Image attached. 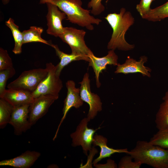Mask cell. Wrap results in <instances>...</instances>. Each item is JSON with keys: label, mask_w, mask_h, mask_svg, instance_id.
<instances>
[{"label": "cell", "mask_w": 168, "mask_h": 168, "mask_svg": "<svg viewBox=\"0 0 168 168\" xmlns=\"http://www.w3.org/2000/svg\"><path fill=\"white\" fill-rule=\"evenodd\" d=\"M41 155L40 152L28 150L14 158L0 161V166H9L15 168H29Z\"/></svg>", "instance_id": "14"}, {"label": "cell", "mask_w": 168, "mask_h": 168, "mask_svg": "<svg viewBox=\"0 0 168 168\" xmlns=\"http://www.w3.org/2000/svg\"><path fill=\"white\" fill-rule=\"evenodd\" d=\"M16 71L13 67L0 71V98L6 90L7 81L15 74Z\"/></svg>", "instance_id": "25"}, {"label": "cell", "mask_w": 168, "mask_h": 168, "mask_svg": "<svg viewBox=\"0 0 168 168\" xmlns=\"http://www.w3.org/2000/svg\"><path fill=\"white\" fill-rule=\"evenodd\" d=\"M129 155L123 157L120 160L118 165L119 168H139L142 164L139 162L133 161V158Z\"/></svg>", "instance_id": "27"}, {"label": "cell", "mask_w": 168, "mask_h": 168, "mask_svg": "<svg viewBox=\"0 0 168 168\" xmlns=\"http://www.w3.org/2000/svg\"><path fill=\"white\" fill-rule=\"evenodd\" d=\"M155 123L159 130L168 131V102L161 105L156 116Z\"/></svg>", "instance_id": "22"}, {"label": "cell", "mask_w": 168, "mask_h": 168, "mask_svg": "<svg viewBox=\"0 0 168 168\" xmlns=\"http://www.w3.org/2000/svg\"><path fill=\"white\" fill-rule=\"evenodd\" d=\"M135 161L155 168H168V149L152 145L149 142L139 141L134 148L129 151Z\"/></svg>", "instance_id": "3"}, {"label": "cell", "mask_w": 168, "mask_h": 168, "mask_svg": "<svg viewBox=\"0 0 168 168\" xmlns=\"http://www.w3.org/2000/svg\"><path fill=\"white\" fill-rule=\"evenodd\" d=\"M155 0H141L139 4L136 6V8L142 17L147 13L151 9L150 5Z\"/></svg>", "instance_id": "29"}, {"label": "cell", "mask_w": 168, "mask_h": 168, "mask_svg": "<svg viewBox=\"0 0 168 168\" xmlns=\"http://www.w3.org/2000/svg\"><path fill=\"white\" fill-rule=\"evenodd\" d=\"M89 66L93 68L95 73L96 86L99 87L101 84L99 80L100 73L105 70L108 65H117L118 57L114 50H110L107 54L102 57H98L95 56L92 52L89 54Z\"/></svg>", "instance_id": "13"}, {"label": "cell", "mask_w": 168, "mask_h": 168, "mask_svg": "<svg viewBox=\"0 0 168 168\" xmlns=\"http://www.w3.org/2000/svg\"><path fill=\"white\" fill-rule=\"evenodd\" d=\"M142 17L153 22L160 21L168 17V1L155 8L151 9Z\"/></svg>", "instance_id": "21"}, {"label": "cell", "mask_w": 168, "mask_h": 168, "mask_svg": "<svg viewBox=\"0 0 168 168\" xmlns=\"http://www.w3.org/2000/svg\"><path fill=\"white\" fill-rule=\"evenodd\" d=\"M43 31L40 27L33 26L29 29L22 32L23 36V44L30 42H39L51 46V43L43 39L41 35Z\"/></svg>", "instance_id": "19"}, {"label": "cell", "mask_w": 168, "mask_h": 168, "mask_svg": "<svg viewBox=\"0 0 168 168\" xmlns=\"http://www.w3.org/2000/svg\"><path fill=\"white\" fill-rule=\"evenodd\" d=\"M45 68H37L23 72L7 86L8 89L21 90L31 93L35 91L48 73Z\"/></svg>", "instance_id": "4"}, {"label": "cell", "mask_w": 168, "mask_h": 168, "mask_svg": "<svg viewBox=\"0 0 168 168\" xmlns=\"http://www.w3.org/2000/svg\"><path fill=\"white\" fill-rule=\"evenodd\" d=\"M113 29L111 39L107 45V49L115 50H128L133 49V45L128 43L125 34L129 28L134 23V19L131 13L124 8L120 9L119 13H110L105 17Z\"/></svg>", "instance_id": "1"}, {"label": "cell", "mask_w": 168, "mask_h": 168, "mask_svg": "<svg viewBox=\"0 0 168 168\" xmlns=\"http://www.w3.org/2000/svg\"><path fill=\"white\" fill-rule=\"evenodd\" d=\"M66 85L67 89V92L66 97L64 101L63 109V116L53 138L54 141L56 138L60 127L70 109L72 107L78 109L83 103V101L80 95V88L76 87L75 82L72 80H68L66 82Z\"/></svg>", "instance_id": "11"}, {"label": "cell", "mask_w": 168, "mask_h": 168, "mask_svg": "<svg viewBox=\"0 0 168 168\" xmlns=\"http://www.w3.org/2000/svg\"><path fill=\"white\" fill-rule=\"evenodd\" d=\"M51 2L56 5L66 15L67 20L71 23L92 30L93 24L99 25L102 20L90 15L91 10L82 7L81 0H40V3Z\"/></svg>", "instance_id": "2"}, {"label": "cell", "mask_w": 168, "mask_h": 168, "mask_svg": "<svg viewBox=\"0 0 168 168\" xmlns=\"http://www.w3.org/2000/svg\"><path fill=\"white\" fill-rule=\"evenodd\" d=\"M57 166H58L57 165H55V164H51V165H49L48 166V168H56Z\"/></svg>", "instance_id": "33"}, {"label": "cell", "mask_w": 168, "mask_h": 168, "mask_svg": "<svg viewBox=\"0 0 168 168\" xmlns=\"http://www.w3.org/2000/svg\"><path fill=\"white\" fill-rule=\"evenodd\" d=\"M149 142L152 145L168 149V131L159 130Z\"/></svg>", "instance_id": "24"}, {"label": "cell", "mask_w": 168, "mask_h": 168, "mask_svg": "<svg viewBox=\"0 0 168 168\" xmlns=\"http://www.w3.org/2000/svg\"><path fill=\"white\" fill-rule=\"evenodd\" d=\"M86 32L72 27H64L63 33L59 37L70 46L71 53L82 56L89 61L88 55L92 51L84 40Z\"/></svg>", "instance_id": "5"}, {"label": "cell", "mask_w": 168, "mask_h": 168, "mask_svg": "<svg viewBox=\"0 0 168 168\" xmlns=\"http://www.w3.org/2000/svg\"><path fill=\"white\" fill-rule=\"evenodd\" d=\"M147 61V58L145 56H142L138 61L129 57L127 59L125 63L122 64H118L115 73H122L125 74L128 73L140 72L144 75L150 77V74L148 72L150 69L145 67L144 63Z\"/></svg>", "instance_id": "16"}, {"label": "cell", "mask_w": 168, "mask_h": 168, "mask_svg": "<svg viewBox=\"0 0 168 168\" xmlns=\"http://www.w3.org/2000/svg\"><path fill=\"white\" fill-rule=\"evenodd\" d=\"M163 100L164 101L168 102V91L166 93L165 96L163 97Z\"/></svg>", "instance_id": "31"}, {"label": "cell", "mask_w": 168, "mask_h": 168, "mask_svg": "<svg viewBox=\"0 0 168 168\" xmlns=\"http://www.w3.org/2000/svg\"><path fill=\"white\" fill-rule=\"evenodd\" d=\"M13 67L12 59L7 50L0 48V71Z\"/></svg>", "instance_id": "26"}, {"label": "cell", "mask_w": 168, "mask_h": 168, "mask_svg": "<svg viewBox=\"0 0 168 168\" xmlns=\"http://www.w3.org/2000/svg\"><path fill=\"white\" fill-rule=\"evenodd\" d=\"M90 82L89 74L86 72L84 75L82 81L79 83L81 85V97L83 101L89 105L87 117L90 121L96 117L98 112L102 110V103L99 96L91 92Z\"/></svg>", "instance_id": "8"}, {"label": "cell", "mask_w": 168, "mask_h": 168, "mask_svg": "<svg viewBox=\"0 0 168 168\" xmlns=\"http://www.w3.org/2000/svg\"><path fill=\"white\" fill-rule=\"evenodd\" d=\"M102 0H91L88 3V8H91V13L95 16L101 14L105 10V7L101 3Z\"/></svg>", "instance_id": "28"}, {"label": "cell", "mask_w": 168, "mask_h": 168, "mask_svg": "<svg viewBox=\"0 0 168 168\" xmlns=\"http://www.w3.org/2000/svg\"><path fill=\"white\" fill-rule=\"evenodd\" d=\"M14 107L2 98L0 99V128H3L9 124Z\"/></svg>", "instance_id": "23"}, {"label": "cell", "mask_w": 168, "mask_h": 168, "mask_svg": "<svg viewBox=\"0 0 168 168\" xmlns=\"http://www.w3.org/2000/svg\"><path fill=\"white\" fill-rule=\"evenodd\" d=\"M58 97L47 95L35 98L29 107V119L32 126L47 113L50 106Z\"/></svg>", "instance_id": "10"}, {"label": "cell", "mask_w": 168, "mask_h": 168, "mask_svg": "<svg viewBox=\"0 0 168 168\" xmlns=\"http://www.w3.org/2000/svg\"><path fill=\"white\" fill-rule=\"evenodd\" d=\"M0 98L4 99L14 107L30 105L35 99L30 92L12 89H6Z\"/></svg>", "instance_id": "15"}, {"label": "cell", "mask_w": 168, "mask_h": 168, "mask_svg": "<svg viewBox=\"0 0 168 168\" xmlns=\"http://www.w3.org/2000/svg\"><path fill=\"white\" fill-rule=\"evenodd\" d=\"M107 139L102 135L96 134L94 137L92 144L98 146L100 148L99 156L94 161L93 164L95 165L103 159L110 157L112 155L116 153H125L128 154L129 151L126 148L114 149L108 146Z\"/></svg>", "instance_id": "17"}, {"label": "cell", "mask_w": 168, "mask_h": 168, "mask_svg": "<svg viewBox=\"0 0 168 168\" xmlns=\"http://www.w3.org/2000/svg\"><path fill=\"white\" fill-rule=\"evenodd\" d=\"M30 105L14 107L9 123L14 129V133L20 135L29 129L32 125L29 119Z\"/></svg>", "instance_id": "12"}, {"label": "cell", "mask_w": 168, "mask_h": 168, "mask_svg": "<svg viewBox=\"0 0 168 168\" xmlns=\"http://www.w3.org/2000/svg\"><path fill=\"white\" fill-rule=\"evenodd\" d=\"M94 166L96 168H115L118 167L114 161L110 159L107 160V162L104 164H96Z\"/></svg>", "instance_id": "30"}, {"label": "cell", "mask_w": 168, "mask_h": 168, "mask_svg": "<svg viewBox=\"0 0 168 168\" xmlns=\"http://www.w3.org/2000/svg\"><path fill=\"white\" fill-rule=\"evenodd\" d=\"M51 46L53 47L55 51L56 55L60 60V62L56 66L55 74L57 76L59 77L61 73L63 68L70 63L76 61L83 60L87 61L86 59L84 57L74 54H66L61 51L56 44H51Z\"/></svg>", "instance_id": "18"}, {"label": "cell", "mask_w": 168, "mask_h": 168, "mask_svg": "<svg viewBox=\"0 0 168 168\" xmlns=\"http://www.w3.org/2000/svg\"><path fill=\"white\" fill-rule=\"evenodd\" d=\"M46 66L48 71V74L32 93L34 98L47 95L59 97V93L63 87L62 80L56 75V66L52 63H47Z\"/></svg>", "instance_id": "6"}, {"label": "cell", "mask_w": 168, "mask_h": 168, "mask_svg": "<svg viewBox=\"0 0 168 168\" xmlns=\"http://www.w3.org/2000/svg\"><path fill=\"white\" fill-rule=\"evenodd\" d=\"M46 4L48 9L46 16L48 26L47 33L55 37H59L64 31L62 21L67 18L66 15L53 3L47 2Z\"/></svg>", "instance_id": "9"}, {"label": "cell", "mask_w": 168, "mask_h": 168, "mask_svg": "<svg viewBox=\"0 0 168 168\" xmlns=\"http://www.w3.org/2000/svg\"><path fill=\"white\" fill-rule=\"evenodd\" d=\"M90 120L87 118L83 119L77 126L75 131L71 133L72 145L73 147L81 146L84 153L86 155L87 152L92 149V145L96 129L88 128L87 124Z\"/></svg>", "instance_id": "7"}, {"label": "cell", "mask_w": 168, "mask_h": 168, "mask_svg": "<svg viewBox=\"0 0 168 168\" xmlns=\"http://www.w3.org/2000/svg\"><path fill=\"white\" fill-rule=\"evenodd\" d=\"M3 4L4 5H6L9 3L10 0H1Z\"/></svg>", "instance_id": "32"}, {"label": "cell", "mask_w": 168, "mask_h": 168, "mask_svg": "<svg viewBox=\"0 0 168 168\" xmlns=\"http://www.w3.org/2000/svg\"><path fill=\"white\" fill-rule=\"evenodd\" d=\"M6 25L11 31L15 42L12 52L15 54H19L22 52V46L23 44V36L20 31L19 26L16 25L14 20L10 18L5 22Z\"/></svg>", "instance_id": "20"}]
</instances>
